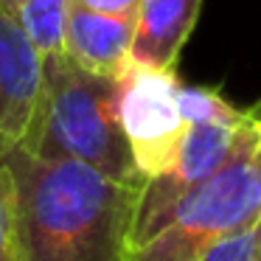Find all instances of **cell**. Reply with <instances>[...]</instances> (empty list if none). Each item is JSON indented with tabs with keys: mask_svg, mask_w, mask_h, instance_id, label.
<instances>
[{
	"mask_svg": "<svg viewBox=\"0 0 261 261\" xmlns=\"http://www.w3.org/2000/svg\"><path fill=\"white\" fill-rule=\"evenodd\" d=\"M0 163L14 180L20 261H129L141 186L25 149H6Z\"/></svg>",
	"mask_w": 261,
	"mask_h": 261,
	"instance_id": "6da1fadb",
	"label": "cell"
},
{
	"mask_svg": "<svg viewBox=\"0 0 261 261\" xmlns=\"http://www.w3.org/2000/svg\"><path fill=\"white\" fill-rule=\"evenodd\" d=\"M34 154L68 158L110 180L143 186L121 126V79L73 65L65 51L45 57V101Z\"/></svg>",
	"mask_w": 261,
	"mask_h": 261,
	"instance_id": "7a4b0ae2",
	"label": "cell"
},
{
	"mask_svg": "<svg viewBox=\"0 0 261 261\" xmlns=\"http://www.w3.org/2000/svg\"><path fill=\"white\" fill-rule=\"evenodd\" d=\"M261 219V115L242 132L227 163L194 188L171 219L138 247L129 261H205L219 239Z\"/></svg>",
	"mask_w": 261,
	"mask_h": 261,
	"instance_id": "3957f363",
	"label": "cell"
},
{
	"mask_svg": "<svg viewBox=\"0 0 261 261\" xmlns=\"http://www.w3.org/2000/svg\"><path fill=\"white\" fill-rule=\"evenodd\" d=\"M247 124L242 126L188 124L186 126L177 158L171 160V166L160 174L143 180L141 194H138V205H135L132 230H129V247H138L146 239H152L171 219L177 205L227 163V158L242 141V132Z\"/></svg>",
	"mask_w": 261,
	"mask_h": 261,
	"instance_id": "277c9868",
	"label": "cell"
},
{
	"mask_svg": "<svg viewBox=\"0 0 261 261\" xmlns=\"http://www.w3.org/2000/svg\"><path fill=\"white\" fill-rule=\"evenodd\" d=\"M180 79L174 68H146L129 62L121 76V126L143 180L160 174L177 158L186 118L177 101Z\"/></svg>",
	"mask_w": 261,
	"mask_h": 261,
	"instance_id": "5b68a950",
	"label": "cell"
},
{
	"mask_svg": "<svg viewBox=\"0 0 261 261\" xmlns=\"http://www.w3.org/2000/svg\"><path fill=\"white\" fill-rule=\"evenodd\" d=\"M45 101V57L29 34L0 12V154L34 152Z\"/></svg>",
	"mask_w": 261,
	"mask_h": 261,
	"instance_id": "8992f818",
	"label": "cell"
},
{
	"mask_svg": "<svg viewBox=\"0 0 261 261\" xmlns=\"http://www.w3.org/2000/svg\"><path fill=\"white\" fill-rule=\"evenodd\" d=\"M132 37H135V17L104 14L68 3L62 51L87 73L121 79L132 62Z\"/></svg>",
	"mask_w": 261,
	"mask_h": 261,
	"instance_id": "52a82bcc",
	"label": "cell"
},
{
	"mask_svg": "<svg viewBox=\"0 0 261 261\" xmlns=\"http://www.w3.org/2000/svg\"><path fill=\"white\" fill-rule=\"evenodd\" d=\"M202 0H141L135 12L132 62L146 68H177L182 45L199 20Z\"/></svg>",
	"mask_w": 261,
	"mask_h": 261,
	"instance_id": "ba28073f",
	"label": "cell"
},
{
	"mask_svg": "<svg viewBox=\"0 0 261 261\" xmlns=\"http://www.w3.org/2000/svg\"><path fill=\"white\" fill-rule=\"evenodd\" d=\"M0 12H6L34 40L42 57L62 51L68 0H0Z\"/></svg>",
	"mask_w": 261,
	"mask_h": 261,
	"instance_id": "9c48e42d",
	"label": "cell"
},
{
	"mask_svg": "<svg viewBox=\"0 0 261 261\" xmlns=\"http://www.w3.org/2000/svg\"><path fill=\"white\" fill-rule=\"evenodd\" d=\"M180 113L186 124H227V126H242L253 115H258V104L250 110L233 107L219 90L214 87H199V85H180L177 90Z\"/></svg>",
	"mask_w": 261,
	"mask_h": 261,
	"instance_id": "30bf717a",
	"label": "cell"
},
{
	"mask_svg": "<svg viewBox=\"0 0 261 261\" xmlns=\"http://www.w3.org/2000/svg\"><path fill=\"white\" fill-rule=\"evenodd\" d=\"M0 261H20L17 225H14V180L0 163Z\"/></svg>",
	"mask_w": 261,
	"mask_h": 261,
	"instance_id": "8fae6325",
	"label": "cell"
},
{
	"mask_svg": "<svg viewBox=\"0 0 261 261\" xmlns=\"http://www.w3.org/2000/svg\"><path fill=\"white\" fill-rule=\"evenodd\" d=\"M205 261H261V242H258V222L244 230L219 239L208 250Z\"/></svg>",
	"mask_w": 261,
	"mask_h": 261,
	"instance_id": "7c38bea8",
	"label": "cell"
},
{
	"mask_svg": "<svg viewBox=\"0 0 261 261\" xmlns=\"http://www.w3.org/2000/svg\"><path fill=\"white\" fill-rule=\"evenodd\" d=\"M68 3L93 9V12H104V14H124V17H135L138 3H141V0H68Z\"/></svg>",
	"mask_w": 261,
	"mask_h": 261,
	"instance_id": "4fadbf2b",
	"label": "cell"
},
{
	"mask_svg": "<svg viewBox=\"0 0 261 261\" xmlns=\"http://www.w3.org/2000/svg\"><path fill=\"white\" fill-rule=\"evenodd\" d=\"M258 242H261V219H258Z\"/></svg>",
	"mask_w": 261,
	"mask_h": 261,
	"instance_id": "5bb4252c",
	"label": "cell"
}]
</instances>
